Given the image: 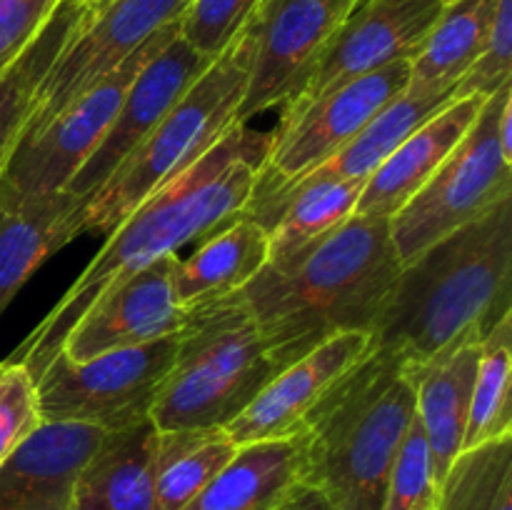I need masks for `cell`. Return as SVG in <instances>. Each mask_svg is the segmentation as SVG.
I'll list each match as a JSON object with an SVG mask.
<instances>
[{"mask_svg":"<svg viewBox=\"0 0 512 510\" xmlns=\"http://www.w3.org/2000/svg\"><path fill=\"white\" fill-rule=\"evenodd\" d=\"M268 150L270 133L250 130L248 125L230 128L203 158L148 195L108 233V243L10 360L23 363L38 378L80 315L115 280L163 255H175L183 245L243 215Z\"/></svg>","mask_w":512,"mask_h":510,"instance_id":"cell-1","label":"cell"},{"mask_svg":"<svg viewBox=\"0 0 512 510\" xmlns=\"http://www.w3.org/2000/svg\"><path fill=\"white\" fill-rule=\"evenodd\" d=\"M512 195L403 265L370 328V355L413 368L510 313Z\"/></svg>","mask_w":512,"mask_h":510,"instance_id":"cell-2","label":"cell"},{"mask_svg":"<svg viewBox=\"0 0 512 510\" xmlns=\"http://www.w3.org/2000/svg\"><path fill=\"white\" fill-rule=\"evenodd\" d=\"M400 268L390 218L350 215L293 263L265 265L235 293L280 373L333 335L370 333Z\"/></svg>","mask_w":512,"mask_h":510,"instance_id":"cell-3","label":"cell"},{"mask_svg":"<svg viewBox=\"0 0 512 510\" xmlns=\"http://www.w3.org/2000/svg\"><path fill=\"white\" fill-rule=\"evenodd\" d=\"M415 418L403 365L365 355L305 418L303 475L338 510H383L395 453Z\"/></svg>","mask_w":512,"mask_h":510,"instance_id":"cell-4","label":"cell"},{"mask_svg":"<svg viewBox=\"0 0 512 510\" xmlns=\"http://www.w3.org/2000/svg\"><path fill=\"white\" fill-rule=\"evenodd\" d=\"M248 43L238 38L198 75L178 103L135 145L98 193L73 210L68 238L113 233L148 195L203 158L230 128L248 85Z\"/></svg>","mask_w":512,"mask_h":510,"instance_id":"cell-5","label":"cell"},{"mask_svg":"<svg viewBox=\"0 0 512 510\" xmlns=\"http://www.w3.org/2000/svg\"><path fill=\"white\" fill-rule=\"evenodd\" d=\"M278 375L238 293L188 305L173 365L155 395V430L223 428Z\"/></svg>","mask_w":512,"mask_h":510,"instance_id":"cell-6","label":"cell"},{"mask_svg":"<svg viewBox=\"0 0 512 510\" xmlns=\"http://www.w3.org/2000/svg\"><path fill=\"white\" fill-rule=\"evenodd\" d=\"M512 103V88L490 95L448 158L428 183L390 218L395 253L408 265L425 248L473 223L512 195V155L500 140V115Z\"/></svg>","mask_w":512,"mask_h":510,"instance_id":"cell-7","label":"cell"},{"mask_svg":"<svg viewBox=\"0 0 512 510\" xmlns=\"http://www.w3.org/2000/svg\"><path fill=\"white\" fill-rule=\"evenodd\" d=\"M175 348L178 333L110 350L85 363H73L58 350L35 378L40 418L43 423L98 425L105 433L148 423Z\"/></svg>","mask_w":512,"mask_h":510,"instance_id":"cell-8","label":"cell"},{"mask_svg":"<svg viewBox=\"0 0 512 510\" xmlns=\"http://www.w3.org/2000/svg\"><path fill=\"white\" fill-rule=\"evenodd\" d=\"M410 60L360 75L315 98L283 105L270 150L250 195H268L303 178L350 143L390 100L408 88Z\"/></svg>","mask_w":512,"mask_h":510,"instance_id":"cell-9","label":"cell"},{"mask_svg":"<svg viewBox=\"0 0 512 510\" xmlns=\"http://www.w3.org/2000/svg\"><path fill=\"white\" fill-rule=\"evenodd\" d=\"M178 20L150 35L123 65H118L88 93L80 95L63 113L55 115L40 133L18 140L0 175V190L20 200L63 193L68 180L78 173L80 165L100 143L120 100L125 98L143 65L178 35Z\"/></svg>","mask_w":512,"mask_h":510,"instance_id":"cell-10","label":"cell"},{"mask_svg":"<svg viewBox=\"0 0 512 510\" xmlns=\"http://www.w3.org/2000/svg\"><path fill=\"white\" fill-rule=\"evenodd\" d=\"M188 3L190 0H110L98 13H80L35 88L33 108L20 140L33 138L55 115L108 78L150 35L175 23Z\"/></svg>","mask_w":512,"mask_h":510,"instance_id":"cell-11","label":"cell"},{"mask_svg":"<svg viewBox=\"0 0 512 510\" xmlns=\"http://www.w3.org/2000/svg\"><path fill=\"white\" fill-rule=\"evenodd\" d=\"M355 0H260L243 28L248 43V85L235 123L305 93L330 35Z\"/></svg>","mask_w":512,"mask_h":510,"instance_id":"cell-12","label":"cell"},{"mask_svg":"<svg viewBox=\"0 0 512 510\" xmlns=\"http://www.w3.org/2000/svg\"><path fill=\"white\" fill-rule=\"evenodd\" d=\"M443 0H355L330 35L300 98L413 60L443 13Z\"/></svg>","mask_w":512,"mask_h":510,"instance_id":"cell-13","label":"cell"},{"mask_svg":"<svg viewBox=\"0 0 512 510\" xmlns=\"http://www.w3.org/2000/svg\"><path fill=\"white\" fill-rule=\"evenodd\" d=\"M175 263L178 255H163L133 275L115 280L70 328L60 353L73 363H85L110 350L180 333L188 320V308L175 300Z\"/></svg>","mask_w":512,"mask_h":510,"instance_id":"cell-14","label":"cell"},{"mask_svg":"<svg viewBox=\"0 0 512 510\" xmlns=\"http://www.w3.org/2000/svg\"><path fill=\"white\" fill-rule=\"evenodd\" d=\"M210 63L213 60L195 53L180 35L158 50L133 80L100 143L68 180L63 193L73 195L80 203L98 193L118 165L133 153L135 145L163 120Z\"/></svg>","mask_w":512,"mask_h":510,"instance_id":"cell-15","label":"cell"},{"mask_svg":"<svg viewBox=\"0 0 512 510\" xmlns=\"http://www.w3.org/2000/svg\"><path fill=\"white\" fill-rule=\"evenodd\" d=\"M370 353V333L353 330L320 343L300 360L273 375L248 408L223 425L235 445L293 438L310 410Z\"/></svg>","mask_w":512,"mask_h":510,"instance_id":"cell-16","label":"cell"},{"mask_svg":"<svg viewBox=\"0 0 512 510\" xmlns=\"http://www.w3.org/2000/svg\"><path fill=\"white\" fill-rule=\"evenodd\" d=\"M105 435L88 423H40L0 463V510H70Z\"/></svg>","mask_w":512,"mask_h":510,"instance_id":"cell-17","label":"cell"},{"mask_svg":"<svg viewBox=\"0 0 512 510\" xmlns=\"http://www.w3.org/2000/svg\"><path fill=\"white\" fill-rule=\"evenodd\" d=\"M453 100V93L410 95L403 90L398 98L390 100L383 110H378V115H375V118L370 120L348 145H345V148H340L338 153L330 155V158L325 160V163H320L318 168H313L310 173H305L303 178L288 183L285 188L275 190V193L250 195L243 215H248V218H253L255 223L263 225V228L268 230L270 223H273L275 208H278V203L290 193V190L310 183L368 180L408 135H413L415 130L423 123H428L430 118H435V115H438L445 105L453 103Z\"/></svg>","mask_w":512,"mask_h":510,"instance_id":"cell-18","label":"cell"},{"mask_svg":"<svg viewBox=\"0 0 512 510\" xmlns=\"http://www.w3.org/2000/svg\"><path fill=\"white\" fill-rule=\"evenodd\" d=\"M488 98H455L435 118L403 140L383 165L365 180L353 215L393 218L438 170L450 150L463 140Z\"/></svg>","mask_w":512,"mask_h":510,"instance_id":"cell-19","label":"cell"},{"mask_svg":"<svg viewBox=\"0 0 512 510\" xmlns=\"http://www.w3.org/2000/svg\"><path fill=\"white\" fill-rule=\"evenodd\" d=\"M480 338H465L440 350L428 363L403 368L415 388V415L425 430L435 483L463 453Z\"/></svg>","mask_w":512,"mask_h":510,"instance_id":"cell-20","label":"cell"},{"mask_svg":"<svg viewBox=\"0 0 512 510\" xmlns=\"http://www.w3.org/2000/svg\"><path fill=\"white\" fill-rule=\"evenodd\" d=\"M303 475V438L238 445L228 465L183 510H280Z\"/></svg>","mask_w":512,"mask_h":510,"instance_id":"cell-21","label":"cell"},{"mask_svg":"<svg viewBox=\"0 0 512 510\" xmlns=\"http://www.w3.org/2000/svg\"><path fill=\"white\" fill-rule=\"evenodd\" d=\"M78 205L68 193L20 200L0 190V315L30 275L70 243L68 218Z\"/></svg>","mask_w":512,"mask_h":510,"instance_id":"cell-22","label":"cell"},{"mask_svg":"<svg viewBox=\"0 0 512 510\" xmlns=\"http://www.w3.org/2000/svg\"><path fill=\"white\" fill-rule=\"evenodd\" d=\"M173 268V293L183 308L235 293L268 263V230L248 215L228 220Z\"/></svg>","mask_w":512,"mask_h":510,"instance_id":"cell-23","label":"cell"},{"mask_svg":"<svg viewBox=\"0 0 512 510\" xmlns=\"http://www.w3.org/2000/svg\"><path fill=\"white\" fill-rule=\"evenodd\" d=\"M155 425L108 433L80 473L70 510H153Z\"/></svg>","mask_w":512,"mask_h":510,"instance_id":"cell-24","label":"cell"},{"mask_svg":"<svg viewBox=\"0 0 512 510\" xmlns=\"http://www.w3.org/2000/svg\"><path fill=\"white\" fill-rule=\"evenodd\" d=\"M495 8L498 0H453L445 5L423 48L410 60L405 93H453L488 40Z\"/></svg>","mask_w":512,"mask_h":510,"instance_id":"cell-25","label":"cell"},{"mask_svg":"<svg viewBox=\"0 0 512 510\" xmlns=\"http://www.w3.org/2000/svg\"><path fill=\"white\" fill-rule=\"evenodd\" d=\"M235 453L223 428L155 430L153 510H183Z\"/></svg>","mask_w":512,"mask_h":510,"instance_id":"cell-26","label":"cell"},{"mask_svg":"<svg viewBox=\"0 0 512 510\" xmlns=\"http://www.w3.org/2000/svg\"><path fill=\"white\" fill-rule=\"evenodd\" d=\"M365 180L310 183L290 190L268 228V268H285L355 213Z\"/></svg>","mask_w":512,"mask_h":510,"instance_id":"cell-27","label":"cell"},{"mask_svg":"<svg viewBox=\"0 0 512 510\" xmlns=\"http://www.w3.org/2000/svg\"><path fill=\"white\" fill-rule=\"evenodd\" d=\"M80 13H83L80 5L60 3L45 28L38 33V38L20 53V58L10 68L0 73V175H3L5 165L18 145L20 133H23L25 120L33 108L35 88L73 25L78 23Z\"/></svg>","mask_w":512,"mask_h":510,"instance_id":"cell-28","label":"cell"},{"mask_svg":"<svg viewBox=\"0 0 512 510\" xmlns=\"http://www.w3.org/2000/svg\"><path fill=\"white\" fill-rule=\"evenodd\" d=\"M512 310L480 338L463 450L512 435Z\"/></svg>","mask_w":512,"mask_h":510,"instance_id":"cell-29","label":"cell"},{"mask_svg":"<svg viewBox=\"0 0 512 510\" xmlns=\"http://www.w3.org/2000/svg\"><path fill=\"white\" fill-rule=\"evenodd\" d=\"M433 510H512V435L463 450L438 483Z\"/></svg>","mask_w":512,"mask_h":510,"instance_id":"cell-30","label":"cell"},{"mask_svg":"<svg viewBox=\"0 0 512 510\" xmlns=\"http://www.w3.org/2000/svg\"><path fill=\"white\" fill-rule=\"evenodd\" d=\"M260 0H190L178 20V35L203 58L215 60L235 38Z\"/></svg>","mask_w":512,"mask_h":510,"instance_id":"cell-31","label":"cell"},{"mask_svg":"<svg viewBox=\"0 0 512 510\" xmlns=\"http://www.w3.org/2000/svg\"><path fill=\"white\" fill-rule=\"evenodd\" d=\"M435 490H438V483L433 478L430 445L423 425L415 415L398 453H395L388 488H385L383 510H413L420 500L433 498Z\"/></svg>","mask_w":512,"mask_h":510,"instance_id":"cell-32","label":"cell"},{"mask_svg":"<svg viewBox=\"0 0 512 510\" xmlns=\"http://www.w3.org/2000/svg\"><path fill=\"white\" fill-rule=\"evenodd\" d=\"M43 423L38 385L18 360L0 363V463Z\"/></svg>","mask_w":512,"mask_h":510,"instance_id":"cell-33","label":"cell"},{"mask_svg":"<svg viewBox=\"0 0 512 510\" xmlns=\"http://www.w3.org/2000/svg\"><path fill=\"white\" fill-rule=\"evenodd\" d=\"M512 80V0H498L493 28L468 73L455 85V98H490Z\"/></svg>","mask_w":512,"mask_h":510,"instance_id":"cell-34","label":"cell"},{"mask_svg":"<svg viewBox=\"0 0 512 510\" xmlns=\"http://www.w3.org/2000/svg\"><path fill=\"white\" fill-rule=\"evenodd\" d=\"M60 0H0V73L38 38Z\"/></svg>","mask_w":512,"mask_h":510,"instance_id":"cell-35","label":"cell"},{"mask_svg":"<svg viewBox=\"0 0 512 510\" xmlns=\"http://www.w3.org/2000/svg\"><path fill=\"white\" fill-rule=\"evenodd\" d=\"M280 510H338L333 503H330L328 495L323 493L315 485L305 483V480H298L293 485V490L285 498L283 508Z\"/></svg>","mask_w":512,"mask_h":510,"instance_id":"cell-36","label":"cell"},{"mask_svg":"<svg viewBox=\"0 0 512 510\" xmlns=\"http://www.w3.org/2000/svg\"><path fill=\"white\" fill-rule=\"evenodd\" d=\"M433 503H435V495H433V498H425V500H420V503L415 505L413 510H433Z\"/></svg>","mask_w":512,"mask_h":510,"instance_id":"cell-37","label":"cell"},{"mask_svg":"<svg viewBox=\"0 0 512 510\" xmlns=\"http://www.w3.org/2000/svg\"><path fill=\"white\" fill-rule=\"evenodd\" d=\"M60 3H70V5H80L83 8L85 3H90V0H60Z\"/></svg>","mask_w":512,"mask_h":510,"instance_id":"cell-38","label":"cell"},{"mask_svg":"<svg viewBox=\"0 0 512 510\" xmlns=\"http://www.w3.org/2000/svg\"><path fill=\"white\" fill-rule=\"evenodd\" d=\"M443 3H445V5H448V3H453V0H443Z\"/></svg>","mask_w":512,"mask_h":510,"instance_id":"cell-39","label":"cell"}]
</instances>
